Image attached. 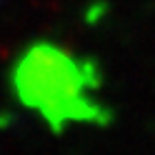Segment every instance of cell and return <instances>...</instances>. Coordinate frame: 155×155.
I'll return each mask as SVG.
<instances>
[{
    "label": "cell",
    "instance_id": "cell-1",
    "mask_svg": "<svg viewBox=\"0 0 155 155\" xmlns=\"http://www.w3.org/2000/svg\"><path fill=\"white\" fill-rule=\"evenodd\" d=\"M85 73L73 58L50 45L30 48L15 68V90L30 108L43 110L58 128L65 118H88L95 110L83 98Z\"/></svg>",
    "mask_w": 155,
    "mask_h": 155
}]
</instances>
